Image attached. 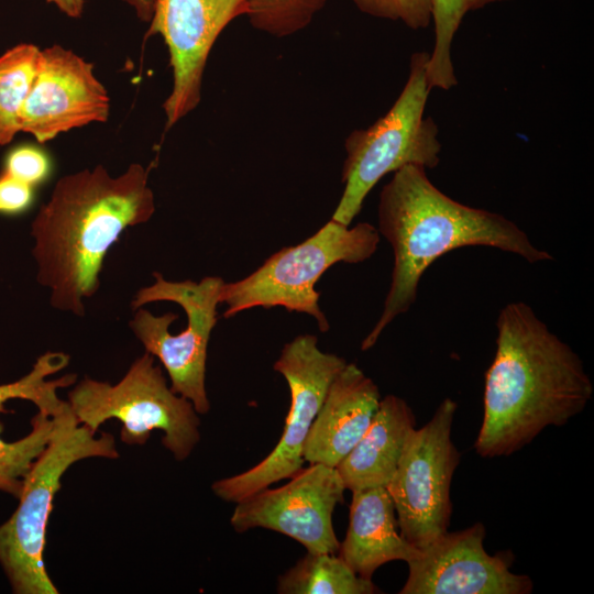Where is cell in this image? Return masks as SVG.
Masks as SVG:
<instances>
[{"instance_id":"24","label":"cell","mask_w":594,"mask_h":594,"mask_svg":"<svg viewBox=\"0 0 594 594\" xmlns=\"http://www.w3.org/2000/svg\"><path fill=\"white\" fill-rule=\"evenodd\" d=\"M369 15L400 21L413 30L427 28L431 22L430 0H352Z\"/></svg>"},{"instance_id":"4","label":"cell","mask_w":594,"mask_h":594,"mask_svg":"<svg viewBox=\"0 0 594 594\" xmlns=\"http://www.w3.org/2000/svg\"><path fill=\"white\" fill-rule=\"evenodd\" d=\"M53 429L43 452L23 479L19 505L0 525V565L15 594H57L44 565L53 501L64 473L88 458L117 459L112 435L80 425L68 402L52 415Z\"/></svg>"},{"instance_id":"6","label":"cell","mask_w":594,"mask_h":594,"mask_svg":"<svg viewBox=\"0 0 594 594\" xmlns=\"http://www.w3.org/2000/svg\"><path fill=\"white\" fill-rule=\"evenodd\" d=\"M429 53L410 58L407 81L388 112L366 129L352 131L344 142V190L332 220L350 226L363 201L386 174L407 165L433 168L440 162L441 143L436 122L425 117L431 89L427 78Z\"/></svg>"},{"instance_id":"13","label":"cell","mask_w":594,"mask_h":594,"mask_svg":"<svg viewBox=\"0 0 594 594\" xmlns=\"http://www.w3.org/2000/svg\"><path fill=\"white\" fill-rule=\"evenodd\" d=\"M484 539L482 522L438 537L408 562V578L399 594L531 593V579L510 570L513 554H490Z\"/></svg>"},{"instance_id":"18","label":"cell","mask_w":594,"mask_h":594,"mask_svg":"<svg viewBox=\"0 0 594 594\" xmlns=\"http://www.w3.org/2000/svg\"><path fill=\"white\" fill-rule=\"evenodd\" d=\"M279 594H373L370 579L358 575L340 556L307 552L278 579Z\"/></svg>"},{"instance_id":"9","label":"cell","mask_w":594,"mask_h":594,"mask_svg":"<svg viewBox=\"0 0 594 594\" xmlns=\"http://www.w3.org/2000/svg\"><path fill=\"white\" fill-rule=\"evenodd\" d=\"M346 361L318 348L314 334H300L286 343L274 370L286 380L290 407L283 435L272 452L243 473L212 484L221 499L238 503L278 481L297 474L305 462L304 447L327 392Z\"/></svg>"},{"instance_id":"3","label":"cell","mask_w":594,"mask_h":594,"mask_svg":"<svg viewBox=\"0 0 594 594\" xmlns=\"http://www.w3.org/2000/svg\"><path fill=\"white\" fill-rule=\"evenodd\" d=\"M378 232L391 244L394 267L381 317L362 341L371 349L384 329L417 298L427 268L440 256L463 246H490L529 263L553 257L538 249L516 223L488 210L463 205L438 189L426 168L407 165L384 185L377 208Z\"/></svg>"},{"instance_id":"22","label":"cell","mask_w":594,"mask_h":594,"mask_svg":"<svg viewBox=\"0 0 594 594\" xmlns=\"http://www.w3.org/2000/svg\"><path fill=\"white\" fill-rule=\"evenodd\" d=\"M53 429V418L38 411L31 420V431L23 438L8 442L1 438L0 421V491L19 498L23 479L35 459L45 449Z\"/></svg>"},{"instance_id":"21","label":"cell","mask_w":594,"mask_h":594,"mask_svg":"<svg viewBox=\"0 0 594 594\" xmlns=\"http://www.w3.org/2000/svg\"><path fill=\"white\" fill-rule=\"evenodd\" d=\"M69 363V356L64 352H45L38 356L32 370L15 382L0 385V415L10 414L6 404L11 399L32 402L38 411L48 416L54 415L65 403L57 396V389L73 385L76 374H66L59 378L47 380L48 376L62 371Z\"/></svg>"},{"instance_id":"16","label":"cell","mask_w":594,"mask_h":594,"mask_svg":"<svg viewBox=\"0 0 594 594\" xmlns=\"http://www.w3.org/2000/svg\"><path fill=\"white\" fill-rule=\"evenodd\" d=\"M393 499L386 487L352 492L346 536L339 556L360 576L372 580L383 564L402 560L407 563L420 554L397 531Z\"/></svg>"},{"instance_id":"28","label":"cell","mask_w":594,"mask_h":594,"mask_svg":"<svg viewBox=\"0 0 594 594\" xmlns=\"http://www.w3.org/2000/svg\"><path fill=\"white\" fill-rule=\"evenodd\" d=\"M133 8L138 18L143 22H150L153 15L155 0H122Z\"/></svg>"},{"instance_id":"14","label":"cell","mask_w":594,"mask_h":594,"mask_svg":"<svg viewBox=\"0 0 594 594\" xmlns=\"http://www.w3.org/2000/svg\"><path fill=\"white\" fill-rule=\"evenodd\" d=\"M110 98L94 65L61 45L41 50L38 69L19 113L20 132L38 143L90 123L106 122Z\"/></svg>"},{"instance_id":"11","label":"cell","mask_w":594,"mask_h":594,"mask_svg":"<svg viewBox=\"0 0 594 594\" xmlns=\"http://www.w3.org/2000/svg\"><path fill=\"white\" fill-rule=\"evenodd\" d=\"M344 491L336 468L314 463L288 484L262 488L235 503L230 522L238 532L270 529L298 541L307 552L336 553L340 542L332 514Z\"/></svg>"},{"instance_id":"2","label":"cell","mask_w":594,"mask_h":594,"mask_svg":"<svg viewBox=\"0 0 594 594\" xmlns=\"http://www.w3.org/2000/svg\"><path fill=\"white\" fill-rule=\"evenodd\" d=\"M150 169L133 163L113 177L97 165L56 183L31 224L36 279L51 290L52 307L85 316L84 299L98 290L109 249L155 212Z\"/></svg>"},{"instance_id":"5","label":"cell","mask_w":594,"mask_h":594,"mask_svg":"<svg viewBox=\"0 0 594 594\" xmlns=\"http://www.w3.org/2000/svg\"><path fill=\"white\" fill-rule=\"evenodd\" d=\"M153 276L154 284L141 288L131 302L135 314L129 327L145 351L161 361L170 389L205 415L210 409L207 351L224 280L208 276L198 283L169 282L157 272Z\"/></svg>"},{"instance_id":"17","label":"cell","mask_w":594,"mask_h":594,"mask_svg":"<svg viewBox=\"0 0 594 594\" xmlns=\"http://www.w3.org/2000/svg\"><path fill=\"white\" fill-rule=\"evenodd\" d=\"M415 426V414L403 398H381L367 430L336 468L345 490L386 487Z\"/></svg>"},{"instance_id":"25","label":"cell","mask_w":594,"mask_h":594,"mask_svg":"<svg viewBox=\"0 0 594 594\" xmlns=\"http://www.w3.org/2000/svg\"><path fill=\"white\" fill-rule=\"evenodd\" d=\"M3 163L2 170L33 187L43 184L52 173L48 154L40 146L32 144H22L11 148Z\"/></svg>"},{"instance_id":"20","label":"cell","mask_w":594,"mask_h":594,"mask_svg":"<svg viewBox=\"0 0 594 594\" xmlns=\"http://www.w3.org/2000/svg\"><path fill=\"white\" fill-rule=\"evenodd\" d=\"M512 0H430L435 45L427 64L429 88L448 90L458 81L451 57L453 37L463 18L471 11L488 4Z\"/></svg>"},{"instance_id":"1","label":"cell","mask_w":594,"mask_h":594,"mask_svg":"<svg viewBox=\"0 0 594 594\" xmlns=\"http://www.w3.org/2000/svg\"><path fill=\"white\" fill-rule=\"evenodd\" d=\"M496 353L485 375L484 414L474 442L483 458L507 457L544 428L582 413L593 384L580 356L522 302L497 318Z\"/></svg>"},{"instance_id":"8","label":"cell","mask_w":594,"mask_h":594,"mask_svg":"<svg viewBox=\"0 0 594 594\" xmlns=\"http://www.w3.org/2000/svg\"><path fill=\"white\" fill-rule=\"evenodd\" d=\"M68 404L77 421L94 432L107 420L118 419L127 444H144L153 430H161L163 446L179 461L200 440L194 405L170 389L146 351L114 385L85 377L68 393Z\"/></svg>"},{"instance_id":"12","label":"cell","mask_w":594,"mask_h":594,"mask_svg":"<svg viewBox=\"0 0 594 594\" xmlns=\"http://www.w3.org/2000/svg\"><path fill=\"white\" fill-rule=\"evenodd\" d=\"M243 14L245 0H155L146 37L161 35L169 53L173 85L163 103L166 130L199 105L210 51L231 21Z\"/></svg>"},{"instance_id":"23","label":"cell","mask_w":594,"mask_h":594,"mask_svg":"<svg viewBox=\"0 0 594 594\" xmlns=\"http://www.w3.org/2000/svg\"><path fill=\"white\" fill-rule=\"evenodd\" d=\"M328 0H245L250 24L268 35L286 37L307 28Z\"/></svg>"},{"instance_id":"10","label":"cell","mask_w":594,"mask_h":594,"mask_svg":"<svg viewBox=\"0 0 594 594\" xmlns=\"http://www.w3.org/2000/svg\"><path fill=\"white\" fill-rule=\"evenodd\" d=\"M457 408L453 399L444 398L431 419L414 430L386 486L400 536L418 549L446 534L450 525V488L460 462L451 438Z\"/></svg>"},{"instance_id":"27","label":"cell","mask_w":594,"mask_h":594,"mask_svg":"<svg viewBox=\"0 0 594 594\" xmlns=\"http://www.w3.org/2000/svg\"><path fill=\"white\" fill-rule=\"evenodd\" d=\"M55 4L64 14L70 18H79L84 12L85 0H46Z\"/></svg>"},{"instance_id":"19","label":"cell","mask_w":594,"mask_h":594,"mask_svg":"<svg viewBox=\"0 0 594 594\" xmlns=\"http://www.w3.org/2000/svg\"><path fill=\"white\" fill-rule=\"evenodd\" d=\"M41 50L18 44L0 56V145L9 144L19 129V113L32 88Z\"/></svg>"},{"instance_id":"26","label":"cell","mask_w":594,"mask_h":594,"mask_svg":"<svg viewBox=\"0 0 594 594\" xmlns=\"http://www.w3.org/2000/svg\"><path fill=\"white\" fill-rule=\"evenodd\" d=\"M33 186L24 183L9 173H0V215L18 216L34 202Z\"/></svg>"},{"instance_id":"15","label":"cell","mask_w":594,"mask_h":594,"mask_svg":"<svg viewBox=\"0 0 594 594\" xmlns=\"http://www.w3.org/2000/svg\"><path fill=\"white\" fill-rule=\"evenodd\" d=\"M381 400L377 385L354 363L332 381L311 425L304 460L337 468L367 430Z\"/></svg>"},{"instance_id":"7","label":"cell","mask_w":594,"mask_h":594,"mask_svg":"<svg viewBox=\"0 0 594 594\" xmlns=\"http://www.w3.org/2000/svg\"><path fill=\"white\" fill-rule=\"evenodd\" d=\"M381 234L373 224L361 222L350 228L328 221L306 241L271 255L249 276L222 286L220 302L227 305L224 318L254 307H284L311 316L321 332L329 322L320 309L315 286L337 263L356 264L377 250Z\"/></svg>"}]
</instances>
